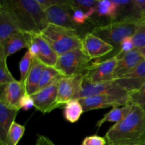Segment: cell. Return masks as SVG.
I'll return each instance as SVG.
<instances>
[{
  "label": "cell",
  "instance_id": "obj_35",
  "mask_svg": "<svg viewBox=\"0 0 145 145\" xmlns=\"http://www.w3.org/2000/svg\"><path fill=\"white\" fill-rule=\"evenodd\" d=\"M33 107H35V106H34V101L32 96L31 95H28V93H25L20 101V109H23L25 111H27V110H31Z\"/></svg>",
  "mask_w": 145,
  "mask_h": 145
},
{
  "label": "cell",
  "instance_id": "obj_6",
  "mask_svg": "<svg viewBox=\"0 0 145 145\" xmlns=\"http://www.w3.org/2000/svg\"><path fill=\"white\" fill-rule=\"evenodd\" d=\"M131 93L132 92L125 88L117 79L97 83H90L84 79L80 99L96 95L130 98Z\"/></svg>",
  "mask_w": 145,
  "mask_h": 145
},
{
  "label": "cell",
  "instance_id": "obj_14",
  "mask_svg": "<svg viewBox=\"0 0 145 145\" xmlns=\"http://www.w3.org/2000/svg\"><path fill=\"white\" fill-rule=\"evenodd\" d=\"M145 59L139 50L134 49L120 57L118 61L113 80L120 79L133 72Z\"/></svg>",
  "mask_w": 145,
  "mask_h": 145
},
{
  "label": "cell",
  "instance_id": "obj_13",
  "mask_svg": "<svg viewBox=\"0 0 145 145\" xmlns=\"http://www.w3.org/2000/svg\"><path fill=\"white\" fill-rule=\"evenodd\" d=\"M25 93V82L14 80L1 86L0 101L8 107L20 110V101Z\"/></svg>",
  "mask_w": 145,
  "mask_h": 145
},
{
  "label": "cell",
  "instance_id": "obj_31",
  "mask_svg": "<svg viewBox=\"0 0 145 145\" xmlns=\"http://www.w3.org/2000/svg\"><path fill=\"white\" fill-rule=\"evenodd\" d=\"M135 15L139 21H145V0H133Z\"/></svg>",
  "mask_w": 145,
  "mask_h": 145
},
{
  "label": "cell",
  "instance_id": "obj_22",
  "mask_svg": "<svg viewBox=\"0 0 145 145\" xmlns=\"http://www.w3.org/2000/svg\"><path fill=\"white\" fill-rule=\"evenodd\" d=\"M118 14V7L114 1L103 0L98 1L96 5V15L99 18H107L110 23L117 20Z\"/></svg>",
  "mask_w": 145,
  "mask_h": 145
},
{
  "label": "cell",
  "instance_id": "obj_16",
  "mask_svg": "<svg viewBox=\"0 0 145 145\" xmlns=\"http://www.w3.org/2000/svg\"><path fill=\"white\" fill-rule=\"evenodd\" d=\"M19 31L14 17L4 0L0 1V45L13 33Z\"/></svg>",
  "mask_w": 145,
  "mask_h": 145
},
{
  "label": "cell",
  "instance_id": "obj_34",
  "mask_svg": "<svg viewBox=\"0 0 145 145\" xmlns=\"http://www.w3.org/2000/svg\"><path fill=\"white\" fill-rule=\"evenodd\" d=\"M72 16L73 22L77 27H79V25H84L86 21L85 18L84 11L81 8H74L72 11Z\"/></svg>",
  "mask_w": 145,
  "mask_h": 145
},
{
  "label": "cell",
  "instance_id": "obj_38",
  "mask_svg": "<svg viewBox=\"0 0 145 145\" xmlns=\"http://www.w3.org/2000/svg\"><path fill=\"white\" fill-rule=\"evenodd\" d=\"M35 145H38V143L36 142V144H35Z\"/></svg>",
  "mask_w": 145,
  "mask_h": 145
},
{
  "label": "cell",
  "instance_id": "obj_12",
  "mask_svg": "<svg viewBox=\"0 0 145 145\" xmlns=\"http://www.w3.org/2000/svg\"><path fill=\"white\" fill-rule=\"evenodd\" d=\"M82 50L91 61L108 55L114 51V48L90 32L82 37Z\"/></svg>",
  "mask_w": 145,
  "mask_h": 145
},
{
  "label": "cell",
  "instance_id": "obj_23",
  "mask_svg": "<svg viewBox=\"0 0 145 145\" xmlns=\"http://www.w3.org/2000/svg\"><path fill=\"white\" fill-rule=\"evenodd\" d=\"M84 113L79 99L69 101L63 107V116L65 120L70 123H75Z\"/></svg>",
  "mask_w": 145,
  "mask_h": 145
},
{
  "label": "cell",
  "instance_id": "obj_36",
  "mask_svg": "<svg viewBox=\"0 0 145 145\" xmlns=\"http://www.w3.org/2000/svg\"><path fill=\"white\" fill-rule=\"evenodd\" d=\"M137 50H139V51L141 52L142 55L143 56H144V57L145 58V47H144V48H140V49H137Z\"/></svg>",
  "mask_w": 145,
  "mask_h": 145
},
{
  "label": "cell",
  "instance_id": "obj_8",
  "mask_svg": "<svg viewBox=\"0 0 145 145\" xmlns=\"http://www.w3.org/2000/svg\"><path fill=\"white\" fill-rule=\"evenodd\" d=\"M118 61L117 57L113 56L101 62H92L84 73V79L90 83L113 80Z\"/></svg>",
  "mask_w": 145,
  "mask_h": 145
},
{
  "label": "cell",
  "instance_id": "obj_21",
  "mask_svg": "<svg viewBox=\"0 0 145 145\" xmlns=\"http://www.w3.org/2000/svg\"><path fill=\"white\" fill-rule=\"evenodd\" d=\"M133 106L134 104L129 103L122 107L113 108L108 113L105 114L103 117L96 123V127H97V130H99L100 127L106 123L110 122V123H118L122 121L132 111Z\"/></svg>",
  "mask_w": 145,
  "mask_h": 145
},
{
  "label": "cell",
  "instance_id": "obj_18",
  "mask_svg": "<svg viewBox=\"0 0 145 145\" xmlns=\"http://www.w3.org/2000/svg\"><path fill=\"white\" fill-rule=\"evenodd\" d=\"M32 37L38 46V55L35 59H38L45 66L55 67L59 56L40 34L32 35Z\"/></svg>",
  "mask_w": 145,
  "mask_h": 145
},
{
  "label": "cell",
  "instance_id": "obj_25",
  "mask_svg": "<svg viewBox=\"0 0 145 145\" xmlns=\"http://www.w3.org/2000/svg\"><path fill=\"white\" fill-rule=\"evenodd\" d=\"M25 126L17 123H14L8 131L4 145H18L25 133Z\"/></svg>",
  "mask_w": 145,
  "mask_h": 145
},
{
  "label": "cell",
  "instance_id": "obj_27",
  "mask_svg": "<svg viewBox=\"0 0 145 145\" xmlns=\"http://www.w3.org/2000/svg\"><path fill=\"white\" fill-rule=\"evenodd\" d=\"M16 80L8 69L7 58L0 57V87Z\"/></svg>",
  "mask_w": 145,
  "mask_h": 145
},
{
  "label": "cell",
  "instance_id": "obj_5",
  "mask_svg": "<svg viewBox=\"0 0 145 145\" xmlns=\"http://www.w3.org/2000/svg\"><path fill=\"white\" fill-rule=\"evenodd\" d=\"M91 62L82 49L72 50L58 57L55 68L63 76H72L84 74L90 65Z\"/></svg>",
  "mask_w": 145,
  "mask_h": 145
},
{
  "label": "cell",
  "instance_id": "obj_26",
  "mask_svg": "<svg viewBox=\"0 0 145 145\" xmlns=\"http://www.w3.org/2000/svg\"><path fill=\"white\" fill-rule=\"evenodd\" d=\"M34 57L31 55V52L28 50L24 54L23 57L21 58V61L19 62V70L21 74V79L20 81L23 82H25L28 73L32 67Z\"/></svg>",
  "mask_w": 145,
  "mask_h": 145
},
{
  "label": "cell",
  "instance_id": "obj_1",
  "mask_svg": "<svg viewBox=\"0 0 145 145\" xmlns=\"http://www.w3.org/2000/svg\"><path fill=\"white\" fill-rule=\"evenodd\" d=\"M19 31L39 35L49 25L45 9L38 0H4Z\"/></svg>",
  "mask_w": 145,
  "mask_h": 145
},
{
  "label": "cell",
  "instance_id": "obj_32",
  "mask_svg": "<svg viewBox=\"0 0 145 145\" xmlns=\"http://www.w3.org/2000/svg\"><path fill=\"white\" fill-rule=\"evenodd\" d=\"M81 145H107V141L105 137L93 135L85 137Z\"/></svg>",
  "mask_w": 145,
  "mask_h": 145
},
{
  "label": "cell",
  "instance_id": "obj_20",
  "mask_svg": "<svg viewBox=\"0 0 145 145\" xmlns=\"http://www.w3.org/2000/svg\"><path fill=\"white\" fill-rule=\"evenodd\" d=\"M45 65L34 58L32 67L25 81V91L28 95H33L38 91L41 75Z\"/></svg>",
  "mask_w": 145,
  "mask_h": 145
},
{
  "label": "cell",
  "instance_id": "obj_24",
  "mask_svg": "<svg viewBox=\"0 0 145 145\" xmlns=\"http://www.w3.org/2000/svg\"><path fill=\"white\" fill-rule=\"evenodd\" d=\"M62 76H63L53 67L45 66L42 75H41L38 91L41 90V89L50 86L57 79H59Z\"/></svg>",
  "mask_w": 145,
  "mask_h": 145
},
{
  "label": "cell",
  "instance_id": "obj_9",
  "mask_svg": "<svg viewBox=\"0 0 145 145\" xmlns=\"http://www.w3.org/2000/svg\"><path fill=\"white\" fill-rule=\"evenodd\" d=\"M61 78L57 79L50 86L38 91L35 93L31 95L34 101V106H35L34 108L37 110L41 112L43 114H46L50 113L55 109L58 108L57 99L58 86Z\"/></svg>",
  "mask_w": 145,
  "mask_h": 145
},
{
  "label": "cell",
  "instance_id": "obj_2",
  "mask_svg": "<svg viewBox=\"0 0 145 145\" xmlns=\"http://www.w3.org/2000/svg\"><path fill=\"white\" fill-rule=\"evenodd\" d=\"M107 145H129L145 140V110L134 105L122 121L112 126L105 135Z\"/></svg>",
  "mask_w": 145,
  "mask_h": 145
},
{
  "label": "cell",
  "instance_id": "obj_4",
  "mask_svg": "<svg viewBox=\"0 0 145 145\" xmlns=\"http://www.w3.org/2000/svg\"><path fill=\"white\" fill-rule=\"evenodd\" d=\"M40 35L58 56L72 50L82 49V38L78 30L49 24Z\"/></svg>",
  "mask_w": 145,
  "mask_h": 145
},
{
  "label": "cell",
  "instance_id": "obj_37",
  "mask_svg": "<svg viewBox=\"0 0 145 145\" xmlns=\"http://www.w3.org/2000/svg\"><path fill=\"white\" fill-rule=\"evenodd\" d=\"M129 145H145V140L143 142H141L136 143V144H129Z\"/></svg>",
  "mask_w": 145,
  "mask_h": 145
},
{
  "label": "cell",
  "instance_id": "obj_11",
  "mask_svg": "<svg viewBox=\"0 0 145 145\" xmlns=\"http://www.w3.org/2000/svg\"><path fill=\"white\" fill-rule=\"evenodd\" d=\"M45 13L49 24L78 30V27L72 20V11L71 9L69 0H65L62 4H57L48 7L45 9Z\"/></svg>",
  "mask_w": 145,
  "mask_h": 145
},
{
  "label": "cell",
  "instance_id": "obj_33",
  "mask_svg": "<svg viewBox=\"0 0 145 145\" xmlns=\"http://www.w3.org/2000/svg\"><path fill=\"white\" fill-rule=\"evenodd\" d=\"M135 49L134 44H133V40H132V37H128L126 38L122 42L121 45H120V50H119L118 53L116 55L118 57V59L124 55L127 52H130V51L133 50Z\"/></svg>",
  "mask_w": 145,
  "mask_h": 145
},
{
  "label": "cell",
  "instance_id": "obj_15",
  "mask_svg": "<svg viewBox=\"0 0 145 145\" xmlns=\"http://www.w3.org/2000/svg\"><path fill=\"white\" fill-rule=\"evenodd\" d=\"M31 40V34L21 31L14 33L6 40L4 43L0 45V57H4L7 59L8 56L24 48L28 49Z\"/></svg>",
  "mask_w": 145,
  "mask_h": 145
},
{
  "label": "cell",
  "instance_id": "obj_29",
  "mask_svg": "<svg viewBox=\"0 0 145 145\" xmlns=\"http://www.w3.org/2000/svg\"><path fill=\"white\" fill-rule=\"evenodd\" d=\"M135 49H140L145 47V21H143L140 26L132 37Z\"/></svg>",
  "mask_w": 145,
  "mask_h": 145
},
{
  "label": "cell",
  "instance_id": "obj_17",
  "mask_svg": "<svg viewBox=\"0 0 145 145\" xmlns=\"http://www.w3.org/2000/svg\"><path fill=\"white\" fill-rule=\"evenodd\" d=\"M19 110L8 107L0 101V145H4L7 135Z\"/></svg>",
  "mask_w": 145,
  "mask_h": 145
},
{
  "label": "cell",
  "instance_id": "obj_7",
  "mask_svg": "<svg viewBox=\"0 0 145 145\" xmlns=\"http://www.w3.org/2000/svg\"><path fill=\"white\" fill-rule=\"evenodd\" d=\"M84 79V74L61 78L58 86L57 99L58 108H60L62 106L64 107L69 101L80 99Z\"/></svg>",
  "mask_w": 145,
  "mask_h": 145
},
{
  "label": "cell",
  "instance_id": "obj_10",
  "mask_svg": "<svg viewBox=\"0 0 145 145\" xmlns=\"http://www.w3.org/2000/svg\"><path fill=\"white\" fill-rule=\"evenodd\" d=\"M79 100L84 112L98 109H104L109 107H122L130 103V98L118 97L107 95L88 96L81 98Z\"/></svg>",
  "mask_w": 145,
  "mask_h": 145
},
{
  "label": "cell",
  "instance_id": "obj_30",
  "mask_svg": "<svg viewBox=\"0 0 145 145\" xmlns=\"http://www.w3.org/2000/svg\"><path fill=\"white\" fill-rule=\"evenodd\" d=\"M71 8L73 11L74 8H81L84 11H87L89 8L97 5L98 1L96 0H69Z\"/></svg>",
  "mask_w": 145,
  "mask_h": 145
},
{
  "label": "cell",
  "instance_id": "obj_28",
  "mask_svg": "<svg viewBox=\"0 0 145 145\" xmlns=\"http://www.w3.org/2000/svg\"><path fill=\"white\" fill-rule=\"evenodd\" d=\"M130 103L137 105L145 110V82L138 90L130 94Z\"/></svg>",
  "mask_w": 145,
  "mask_h": 145
},
{
  "label": "cell",
  "instance_id": "obj_3",
  "mask_svg": "<svg viewBox=\"0 0 145 145\" xmlns=\"http://www.w3.org/2000/svg\"><path fill=\"white\" fill-rule=\"evenodd\" d=\"M142 21L133 18L116 21L96 26L92 30L91 33L111 45L118 54L122 42L126 38L133 37Z\"/></svg>",
  "mask_w": 145,
  "mask_h": 145
},
{
  "label": "cell",
  "instance_id": "obj_19",
  "mask_svg": "<svg viewBox=\"0 0 145 145\" xmlns=\"http://www.w3.org/2000/svg\"><path fill=\"white\" fill-rule=\"evenodd\" d=\"M118 80L132 93L138 90L145 82V59L133 72Z\"/></svg>",
  "mask_w": 145,
  "mask_h": 145
}]
</instances>
